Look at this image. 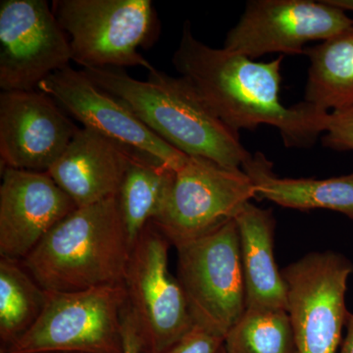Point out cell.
Here are the masks:
<instances>
[{
  "label": "cell",
  "instance_id": "6da1fadb",
  "mask_svg": "<svg viewBox=\"0 0 353 353\" xmlns=\"http://www.w3.org/2000/svg\"><path fill=\"white\" fill-rule=\"evenodd\" d=\"M284 55L256 61L213 48L194 37L189 21L183 26L174 67L216 117L232 131L276 128L287 148H310L326 131L330 112L305 101L285 106L281 101Z\"/></svg>",
  "mask_w": 353,
  "mask_h": 353
},
{
  "label": "cell",
  "instance_id": "7a4b0ae2",
  "mask_svg": "<svg viewBox=\"0 0 353 353\" xmlns=\"http://www.w3.org/2000/svg\"><path fill=\"white\" fill-rule=\"evenodd\" d=\"M102 90L127 104L165 143L189 157L214 161L230 169H243L252 157L240 134L211 112L183 77L155 69L146 81L132 78L118 68L83 69Z\"/></svg>",
  "mask_w": 353,
  "mask_h": 353
},
{
  "label": "cell",
  "instance_id": "3957f363",
  "mask_svg": "<svg viewBox=\"0 0 353 353\" xmlns=\"http://www.w3.org/2000/svg\"><path fill=\"white\" fill-rule=\"evenodd\" d=\"M131 250L114 196L75 209L21 261L46 292H76L124 284Z\"/></svg>",
  "mask_w": 353,
  "mask_h": 353
},
{
  "label": "cell",
  "instance_id": "277c9868",
  "mask_svg": "<svg viewBox=\"0 0 353 353\" xmlns=\"http://www.w3.org/2000/svg\"><path fill=\"white\" fill-rule=\"evenodd\" d=\"M51 8L69 39L72 60L83 69H157L139 52L159 32L150 0H54Z\"/></svg>",
  "mask_w": 353,
  "mask_h": 353
},
{
  "label": "cell",
  "instance_id": "5b68a950",
  "mask_svg": "<svg viewBox=\"0 0 353 353\" xmlns=\"http://www.w3.org/2000/svg\"><path fill=\"white\" fill-rule=\"evenodd\" d=\"M124 284L48 292L34 325L6 353H122Z\"/></svg>",
  "mask_w": 353,
  "mask_h": 353
},
{
  "label": "cell",
  "instance_id": "8992f818",
  "mask_svg": "<svg viewBox=\"0 0 353 353\" xmlns=\"http://www.w3.org/2000/svg\"><path fill=\"white\" fill-rule=\"evenodd\" d=\"M178 279L194 325L225 339L246 310L236 220L176 245Z\"/></svg>",
  "mask_w": 353,
  "mask_h": 353
},
{
  "label": "cell",
  "instance_id": "52a82bcc",
  "mask_svg": "<svg viewBox=\"0 0 353 353\" xmlns=\"http://www.w3.org/2000/svg\"><path fill=\"white\" fill-rule=\"evenodd\" d=\"M256 197L252 179L243 169L189 157L173 172L152 224L171 245H179L234 220Z\"/></svg>",
  "mask_w": 353,
  "mask_h": 353
},
{
  "label": "cell",
  "instance_id": "ba28073f",
  "mask_svg": "<svg viewBox=\"0 0 353 353\" xmlns=\"http://www.w3.org/2000/svg\"><path fill=\"white\" fill-rule=\"evenodd\" d=\"M170 241L148 224L132 248L124 285L143 353H163L194 323L178 279L168 269Z\"/></svg>",
  "mask_w": 353,
  "mask_h": 353
},
{
  "label": "cell",
  "instance_id": "9c48e42d",
  "mask_svg": "<svg viewBox=\"0 0 353 353\" xmlns=\"http://www.w3.org/2000/svg\"><path fill=\"white\" fill-rule=\"evenodd\" d=\"M352 273V262L334 252L309 253L282 271L297 353H336Z\"/></svg>",
  "mask_w": 353,
  "mask_h": 353
},
{
  "label": "cell",
  "instance_id": "30bf717a",
  "mask_svg": "<svg viewBox=\"0 0 353 353\" xmlns=\"http://www.w3.org/2000/svg\"><path fill=\"white\" fill-rule=\"evenodd\" d=\"M83 128L101 134L132 159L176 171L188 155L165 143L127 104L95 85L85 72L66 67L39 83Z\"/></svg>",
  "mask_w": 353,
  "mask_h": 353
},
{
  "label": "cell",
  "instance_id": "8fae6325",
  "mask_svg": "<svg viewBox=\"0 0 353 353\" xmlns=\"http://www.w3.org/2000/svg\"><path fill=\"white\" fill-rule=\"evenodd\" d=\"M352 26L345 11L325 0H250L223 48L253 60L271 53L305 54L306 44L327 41Z\"/></svg>",
  "mask_w": 353,
  "mask_h": 353
},
{
  "label": "cell",
  "instance_id": "7c38bea8",
  "mask_svg": "<svg viewBox=\"0 0 353 353\" xmlns=\"http://www.w3.org/2000/svg\"><path fill=\"white\" fill-rule=\"evenodd\" d=\"M69 39L46 0L0 1V88L38 90L69 67Z\"/></svg>",
  "mask_w": 353,
  "mask_h": 353
},
{
  "label": "cell",
  "instance_id": "4fadbf2b",
  "mask_svg": "<svg viewBox=\"0 0 353 353\" xmlns=\"http://www.w3.org/2000/svg\"><path fill=\"white\" fill-rule=\"evenodd\" d=\"M78 130L68 114L41 90L1 92V169L48 172Z\"/></svg>",
  "mask_w": 353,
  "mask_h": 353
},
{
  "label": "cell",
  "instance_id": "5bb4252c",
  "mask_svg": "<svg viewBox=\"0 0 353 353\" xmlns=\"http://www.w3.org/2000/svg\"><path fill=\"white\" fill-rule=\"evenodd\" d=\"M77 208L48 172L1 169L0 256L24 259Z\"/></svg>",
  "mask_w": 353,
  "mask_h": 353
},
{
  "label": "cell",
  "instance_id": "9a60e30c",
  "mask_svg": "<svg viewBox=\"0 0 353 353\" xmlns=\"http://www.w3.org/2000/svg\"><path fill=\"white\" fill-rule=\"evenodd\" d=\"M132 158L101 134L79 128L48 173L77 208L117 196Z\"/></svg>",
  "mask_w": 353,
  "mask_h": 353
},
{
  "label": "cell",
  "instance_id": "2e32d148",
  "mask_svg": "<svg viewBox=\"0 0 353 353\" xmlns=\"http://www.w3.org/2000/svg\"><path fill=\"white\" fill-rule=\"evenodd\" d=\"M234 220L240 236L246 309L287 310V287L274 255L273 212L250 201Z\"/></svg>",
  "mask_w": 353,
  "mask_h": 353
},
{
  "label": "cell",
  "instance_id": "e0dca14e",
  "mask_svg": "<svg viewBox=\"0 0 353 353\" xmlns=\"http://www.w3.org/2000/svg\"><path fill=\"white\" fill-rule=\"evenodd\" d=\"M252 179L257 199H267L296 210L327 209L353 219V172L333 178H281L263 153L255 152L243 164Z\"/></svg>",
  "mask_w": 353,
  "mask_h": 353
},
{
  "label": "cell",
  "instance_id": "ac0fdd59",
  "mask_svg": "<svg viewBox=\"0 0 353 353\" xmlns=\"http://www.w3.org/2000/svg\"><path fill=\"white\" fill-rule=\"evenodd\" d=\"M304 101L330 112L353 105V26L333 38L308 46Z\"/></svg>",
  "mask_w": 353,
  "mask_h": 353
},
{
  "label": "cell",
  "instance_id": "d6986e66",
  "mask_svg": "<svg viewBox=\"0 0 353 353\" xmlns=\"http://www.w3.org/2000/svg\"><path fill=\"white\" fill-rule=\"evenodd\" d=\"M46 297L22 261L0 256V339L6 350L38 320Z\"/></svg>",
  "mask_w": 353,
  "mask_h": 353
},
{
  "label": "cell",
  "instance_id": "ffe728a7",
  "mask_svg": "<svg viewBox=\"0 0 353 353\" xmlns=\"http://www.w3.org/2000/svg\"><path fill=\"white\" fill-rule=\"evenodd\" d=\"M174 170L131 159L117 194L132 248L157 214Z\"/></svg>",
  "mask_w": 353,
  "mask_h": 353
},
{
  "label": "cell",
  "instance_id": "44dd1931",
  "mask_svg": "<svg viewBox=\"0 0 353 353\" xmlns=\"http://www.w3.org/2000/svg\"><path fill=\"white\" fill-rule=\"evenodd\" d=\"M227 353H297L289 313L246 309L223 343Z\"/></svg>",
  "mask_w": 353,
  "mask_h": 353
},
{
  "label": "cell",
  "instance_id": "7402d4cb",
  "mask_svg": "<svg viewBox=\"0 0 353 353\" xmlns=\"http://www.w3.org/2000/svg\"><path fill=\"white\" fill-rule=\"evenodd\" d=\"M322 143L336 152H353V105L330 112Z\"/></svg>",
  "mask_w": 353,
  "mask_h": 353
},
{
  "label": "cell",
  "instance_id": "603a6c76",
  "mask_svg": "<svg viewBox=\"0 0 353 353\" xmlns=\"http://www.w3.org/2000/svg\"><path fill=\"white\" fill-rule=\"evenodd\" d=\"M223 343L224 339L194 325L189 333L163 353H217Z\"/></svg>",
  "mask_w": 353,
  "mask_h": 353
},
{
  "label": "cell",
  "instance_id": "cb8c5ba5",
  "mask_svg": "<svg viewBox=\"0 0 353 353\" xmlns=\"http://www.w3.org/2000/svg\"><path fill=\"white\" fill-rule=\"evenodd\" d=\"M121 334H122V353L143 352V341L139 336L138 325L128 303L123 311Z\"/></svg>",
  "mask_w": 353,
  "mask_h": 353
},
{
  "label": "cell",
  "instance_id": "d4e9b609",
  "mask_svg": "<svg viewBox=\"0 0 353 353\" xmlns=\"http://www.w3.org/2000/svg\"><path fill=\"white\" fill-rule=\"evenodd\" d=\"M347 334L345 340L341 343L340 352L339 353H353V314L348 313L347 320Z\"/></svg>",
  "mask_w": 353,
  "mask_h": 353
},
{
  "label": "cell",
  "instance_id": "484cf974",
  "mask_svg": "<svg viewBox=\"0 0 353 353\" xmlns=\"http://www.w3.org/2000/svg\"><path fill=\"white\" fill-rule=\"evenodd\" d=\"M330 6L336 7L341 10L353 12V0H325Z\"/></svg>",
  "mask_w": 353,
  "mask_h": 353
},
{
  "label": "cell",
  "instance_id": "4316f807",
  "mask_svg": "<svg viewBox=\"0 0 353 353\" xmlns=\"http://www.w3.org/2000/svg\"><path fill=\"white\" fill-rule=\"evenodd\" d=\"M217 353H227V352H226V350H225L224 347H223V345H222V347H220L219 352H218Z\"/></svg>",
  "mask_w": 353,
  "mask_h": 353
},
{
  "label": "cell",
  "instance_id": "83f0119b",
  "mask_svg": "<svg viewBox=\"0 0 353 353\" xmlns=\"http://www.w3.org/2000/svg\"><path fill=\"white\" fill-rule=\"evenodd\" d=\"M0 353H6V350H1V352H0Z\"/></svg>",
  "mask_w": 353,
  "mask_h": 353
}]
</instances>
